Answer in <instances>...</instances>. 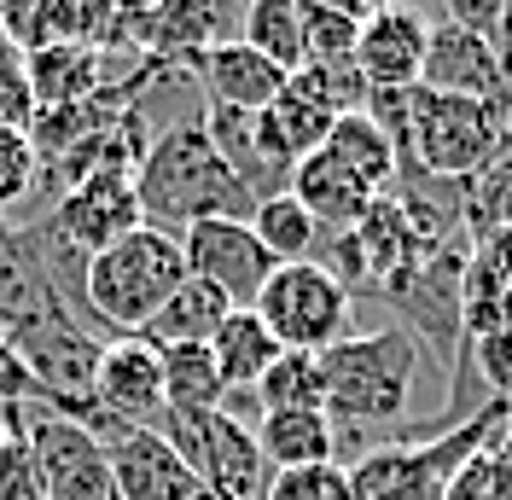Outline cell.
<instances>
[{"label": "cell", "instance_id": "d6986e66", "mask_svg": "<svg viewBox=\"0 0 512 500\" xmlns=\"http://www.w3.org/2000/svg\"><path fill=\"white\" fill-rule=\"evenodd\" d=\"M286 349H280V338L256 320V309H233L222 320V332L210 338V361H216V373H222L227 396H251L256 384H262V373L280 361Z\"/></svg>", "mask_w": 512, "mask_h": 500}, {"label": "cell", "instance_id": "9c48e42d", "mask_svg": "<svg viewBox=\"0 0 512 500\" xmlns=\"http://www.w3.org/2000/svg\"><path fill=\"white\" fill-rule=\"evenodd\" d=\"M239 18H245V0H163L140 18L128 53H140V64H158V70H187L198 53L239 41Z\"/></svg>", "mask_w": 512, "mask_h": 500}, {"label": "cell", "instance_id": "ba28073f", "mask_svg": "<svg viewBox=\"0 0 512 500\" xmlns=\"http://www.w3.org/2000/svg\"><path fill=\"white\" fill-rule=\"evenodd\" d=\"M181 256H187V274L204 285H216L233 309H256L268 274L280 268L262 239L251 233V221H233V216H216V221H192L181 233Z\"/></svg>", "mask_w": 512, "mask_h": 500}, {"label": "cell", "instance_id": "2e32d148", "mask_svg": "<svg viewBox=\"0 0 512 500\" xmlns=\"http://www.w3.org/2000/svg\"><path fill=\"white\" fill-rule=\"evenodd\" d=\"M291 198L315 216L320 233H355L361 216L373 210V192L361 187V181H355V175L326 152V146L291 169Z\"/></svg>", "mask_w": 512, "mask_h": 500}, {"label": "cell", "instance_id": "5bb4252c", "mask_svg": "<svg viewBox=\"0 0 512 500\" xmlns=\"http://www.w3.org/2000/svg\"><path fill=\"white\" fill-rule=\"evenodd\" d=\"M105 454H111V495L117 500H198L204 495L192 466L158 431H128Z\"/></svg>", "mask_w": 512, "mask_h": 500}, {"label": "cell", "instance_id": "3957f363", "mask_svg": "<svg viewBox=\"0 0 512 500\" xmlns=\"http://www.w3.org/2000/svg\"><path fill=\"white\" fill-rule=\"evenodd\" d=\"M361 111L390 134L402 163L448 181H466L512 134V99H454L408 88V94H367Z\"/></svg>", "mask_w": 512, "mask_h": 500}, {"label": "cell", "instance_id": "30bf717a", "mask_svg": "<svg viewBox=\"0 0 512 500\" xmlns=\"http://www.w3.org/2000/svg\"><path fill=\"white\" fill-rule=\"evenodd\" d=\"M425 94H454V99H512V64L507 47L466 24H431L425 41V70H419Z\"/></svg>", "mask_w": 512, "mask_h": 500}, {"label": "cell", "instance_id": "7a4b0ae2", "mask_svg": "<svg viewBox=\"0 0 512 500\" xmlns=\"http://www.w3.org/2000/svg\"><path fill=\"white\" fill-rule=\"evenodd\" d=\"M134 198H140V221L175 233V239L192 221H251L256 210V198L239 187V175L210 146L204 117H181V123H169L163 134L146 140L140 169H134Z\"/></svg>", "mask_w": 512, "mask_h": 500}, {"label": "cell", "instance_id": "8fae6325", "mask_svg": "<svg viewBox=\"0 0 512 500\" xmlns=\"http://www.w3.org/2000/svg\"><path fill=\"white\" fill-rule=\"evenodd\" d=\"M53 227L70 245H82L88 256H99L105 245L128 239L140 221V198H134V163H99L88 181L59 192L53 204Z\"/></svg>", "mask_w": 512, "mask_h": 500}, {"label": "cell", "instance_id": "e0dca14e", "mask_svg": "<svg viewBox=\"0 0 512 500\" xmlns=\"http://www.w3.org/2000/svg\"><path fill=\"white\" fill-rule=\"evenodd\" d=\"M24 82H30V99L35 111H53V105H76V99L99 94L105 82H111V70H105V53H99L94 41H59V47H41L24 59Z\"/></svg>", "mask_w": 512, "mask_h": 500}, {"label": "cell", "instance_id": "8992f818", "mask_svg": "<svg viewBox=\"0 0 512 500\" xmlns=\"http://www.w3.org/2000/svg\"><path fill=\"white\" fill-rule=\"evenodd\" d=\"M256 320L280 338V349L326 355L350 338V291L320 262H280L256 297Z\"/></svg>", "mask_w": 512, "mask_h": 500}, {"label": "cell", "instance_id": "d4e9b609", "mask_svg": "<svg viewBox=\"0 0 512 500\" xmlns=\"http://www.w3.org/2000/svg\"><path fill=\"white\" fill-rule=\"evenodd\" d=\"M251 233L262 239V250H268L274 262H315V250H320L315 216H309L291 192L256 204V210H251Z\"/></svg>", "mask_w": 512, "mask_h": 500}, {"label": "cell", "instance_id": "4fadbf2b", "mask_svg": "<svg viewBox=\"0 0 512 500\" xmlns=\"http://www.w3.org/2000/svg\"><path fill=\"white\" fill-rule=\"evenodd\" d=\"M181 76H192L204 105H216V111H268L286 88V70L268 64L251 41H222V47L198 53Z\"/></svg>", "mask_w": 512, "mask_h": 500}, {"label": "cell", "instance_id": "f1b7e54d", "mask_svg": "<svg viewBox=\"0 0 512 500\" xmlns=\"http://www.w3.org/2000/svg\"><path fill=\"white\" fill-rule=\"evenodd\" d=\"M262 500H355V495L344 466H303V471H274Z\"/></svg>", "mask_w": 512, "mask_h": 500}, {"label": "cell", "instance_id": "4dcf8cb0", "mask_svg": "<svg viewBox=\"0 0 512 500\" xmlns=\"http://www.w3.org/2000/svg\"><path fill=\"white\" fill-rule=\"evenodd\" d=\"M0 500H47L41 495V477H35L30 442H24V425L12 431L6 454H0Z\"/></svg>", "mask_w": 512, "mask_h": 500}, {"label": "cell", "instance_id": "d590c367", "mask_svg": "<svg viewBox=\"0 0 512 500\" xmlns=\"http://www.w3.org/2000/svg\"><path fill=\"white\" fill-rule=\"evenodd\" d=\"M0 355H6V332H0Z\"/></svg>", "mask_w": 512, "mask_h": 500}, {"label": "cell", "instance_id": "836d02e7", "mask_svg": "<svg viewBox=\"0 0 512 500\" xmlns=\"http://www.w3.org/2000/svg\"><path fill=\"white\" fill-rule=\"evenodd\" d=\"M6 233H12V216H6V210H0V239H6Z\"/></svg>", "mask_w": 512, "mask_h": 500}, {"label": "cell", "instance_id": "83f0119b", "mask_svg": "<svg viewBox=\"0 0 512 500\" xmlns=\"http://www.w3.org/2000/svg\"><path fill=\"white\" fill-rule=\"evenodd\" d=\"M443 500H512V454L495 442L448 477Z\"/></svg>", "mask_w": 512, "mask_h": 500}, {"label": "cell", "instance_id": "e575fe53", "mask_svg": "<svg viewBox=\"0 0 512 500\" xmlns=\"http://www.w3.org/2000/svg\"><path fill=\"white\" fill-rule=\"evenodd\" d=\"M507 64H512V30H507Z\"/></svg>", "mask_w": 512, "mask_h": 500}, {"label": "cell", "instance_id": "484cf974", "mask_svg": "<svg viewBox=\"0 0 512 500\" xmlns=\"http://www.w3.org/2000/svg\"><path fill=\"white\" fill-rule=\"evenodd\" d=\"M256 413H286V407H320L326 413V367H320V355H303V349H286L262 384L251 390Z\"/></svg>", "mask_w": 512, "mask_h": 500}, {"label": "cell", "instance_id": "9a60e30c", "mask_svg": "<svg viewBox=\"0 0 512 500\" xmlns=\"http://www.w3.org/2000/svg\"><path fill=\"white\" fill-rule=\"evenodd\" d=\"M53 320H76V314L64 309V297L47 285L30 239L12 227L0 239V332L6 338H24V332H41Z\"/></svg>", "mask_w": 512, "mask_h": 500}, {"label": "cell", "instance_id": "4316f807", "mask_svg": "<svg viewBox=\"0 0 512 500\" xmlns=\"http://www.w3.org/2000/svg\"><path fill=\"white\" fill-rule=\"evenodd\" d=\"M41 181V152H35L30 128L0 123V210L12 216V204H24Z\"/></svg>", "mask_w": 512, "mask_h": 500}, {"label": "cell", "instance_id": "277c9868", "mask_svg": "<svg viewBox=\"0 0 512 500\" xmlns=\"http://www.w3.org/2000/svg\"><path fill=\"white\" fill-rule=\"evenodd\" d=\"M181 280H187L181 239L163 233V227H134L128 239L105 245L88 262V320H94V332L140 338L152 326V314L175 297Z\"/></svg>", "mask_w": 512, "mask_h": 500}, {"label": "cell", "instance_id": "7c38bea8", "mask_svg": "<svg viewBox=\"0 0 512 500\" xmlns=\"http://www.w3.org/2000/svg\"><path fill=\"white\" fill-rule=\"evenodd\" d=\"M425 41H431V18L419 6L379 0L367 12V24H361V41H355V70H361L367 94H408V88H419Z\"/></svg>", "mask_w": 512, "mask_h": 500}, {"label": "cell", "instance_id": "6da1fadb", "mask_svg": "<svg viewBox=\"0 0 512 500\" xmlns=\"http://www.w3.org/2000/svg\"><path fill=\"white\" fill-rule=\"evenodd\" d=\"M425 361L431 355L402 326L350 332L344 344H332L320 355V367H326V419H332V437H338V466H355L361 454L390 442V425H402Z\"/></svg>", "mask_w": 512, "mask_h": 500}, {"label": "cell", "instance_id": "52a82bcc", "mask_svg": "<svg viewBox=\"0 0 512 500\" xmlns=\"http://www.w3.org/2000/svg\"><path fill=\"white\" fill-rule=\"evenodd\" d=\"M24 442H30L47 500H117L111 495V454L82 419L30 402L24 407Z\"/></svg>", "mask_w": 512, "mask_h": 500}, {"label": "cell", "instance_id": "1f68e13d", "mask_svg": "<svg viewBox=\"0 0 512 500\" xmlns=\"http://www.w3.org/2000/svg\"><path fill=\"white\" fill-rule=\"evenodd\" d=\"M443 18L448 24H466V30L489 35L507 47V30H512V0H443Z\"/></svg>", "mask_w": 512, "mask_h": 500}, {"label": "cell", "instance_id": "ffe728a7", "mask_svg": "<svg viewBox=\"0 0 512 500\" xmlns=\"http://www.w3.org/2000/svg\"><path fill=\"white\" fill-rule=\"evenodd\" d=\"M233 314V303H227L216 285L204 280H181L175 285V297L163 303L158 314H152V326L140 332V338H152L158 349H175V344H210L216 332H222V320Z\"/></svg>", "mask_w": 512, "mask_h": 500}, {"label": "cell", "instance_id": "d6a6232c", "mask_svg": "<svg viewBox=\"0 0 512 500\" xmlns=\"http://www.w3.org/2000/svg\"><path fill=\"white\" fill-rule=\"evenodd\" d=\"M309 6H326V12H344V18H355V24H367V12H373L379 0H309Z\"/></svg>", "mask_w": 512, "mask_h": 500}, {"label": "cell", "instance_id": "603a6c76", "mask_svg": "<svg viewBox=\"0 0 512 500\" xmlns=\"http://www.w3.org/2000/svg\"><path fill=\"white\" fill-rule=\"evenodd\" d=\"M76 35H82V0H0V41L24 59Z\"/></svg>", "mask_w": 512, "mask_h": 500}, {"label": "cell", "instance_id": "ac0fdd59", "mask_svg": "<svg viewBox=\"0 0 512 500\" xmlns=\"http://www.w3.org/2000/svg\"><path fill=\"white\" fill-rule=\"evenodd\" d=\"M256 448L274 471L338 466V437L320 407H286V413H256Z\"/></svg>", "mask_w": 512, "mask_h": 500}, {"label": "cell", "instance_id": "7402d4cb", "mask_svg": "<svg viewBox=\"0 0 512 500\" xmlns=\"http://www.w3.org/2000/svg\"><path fill=\"white\" fill-rule=\"evenodd\" d=\"M303 0H245V18H239V41H251L256 53L280 70H303L309 64V41H303Z\"/></svg>", "mask_w": 512, "mask_h": 500}, {"label": "cell", "instance_id": "f546056e", "mask_svg": "<svg viewBox=\"0 0 512 500\" xmlns=\"http://www.w3.org/2000/svg\"><path fill=\"white\" fill-rule=\"evenodd\" d=\"M466 344H472V367L489 378V396H512V320L483 338H466Z\"/></svg>", "mask_w": 512, "mask_h": 500}, {"label": "cell", "instance_id": "44dd1931", "mask_svg": "<svg viewBox=\"0 0 512 500\" xmlns=\"http://www.w3.org/2000/svg\"><path fill=\"white\" fill-rule=\"evenodd\" d=\"M326 152L338 157L344 169H350L361 187L373 192V198H384L390 192V181H396V146H390V134H384L367 111H350V117H338L332 123V134H326Z\"/></svg>", "mask_w": 512, "mask_h": 500}, {"label": "cell", "instance_id": "5b68a950", "mask_svg": "<svg viewBox=\"0 0 512 500\" xmlns=\"http://www.w3.org/2000/svg\"><path fill=\"white\" fill-rule=\"evenodd\" d=\"M158 437L192 466L210 500H262L274 483V466L262 460L256 431L239 413H163Z\"/></svg>", "mask_w": 512, "mask_h": 500}, {"label": "cell", "instance_id": "8d00e7d4", "mask_svg": "<svg viewBox=\"0 0 512 500\" xmlns=\"http://www.w3.org/2000/svg\"><path fill=\"white\" fill-rule=\"evenodd\" d=\"M198 500H210V495H198Z\"/></svg>", "mask_w": 512, "mask_h": 500}, {"label": "cell", "instance_id": "cb8c5ba5", "mask_svg": "<svg viewBox=\"0 0 512 500\" xmlns=\"http://www.w3.org/2000/svg\"><path fill=\"white\" fill-rule=\"evenodd\" d=\"M163 402H169V413H216L227 402V384L210 361V344L163 349Z\"/></svg>", "mask_w": 512, "mask_h": 500}]
</instances>
